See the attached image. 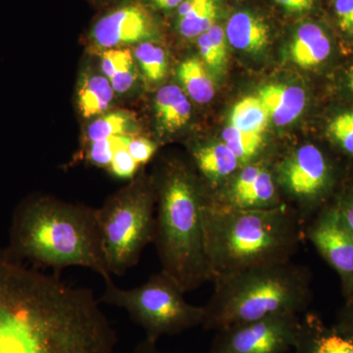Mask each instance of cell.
<instances>
[{"label": "cell", "instance_id": "obj_27", "mask_svg": "<svg viewBox=\"0 0 353 353\" xmlns=\"http://www.w3.org/2000/svg\"><path fill=\"white\" fill-rule=\"evenodd\" d=\"M132 137L134 136L112 137L92 143L88 148L87 159L94 166L108 168L115 153L122 148H127Z\"/></svg>", "mask_w": 353, "mask_h": 353}, {"label": "cell", "instance_id": "obj_37", "mask_svg": "<svg viewBox=\"0 0 353 353\" xmlns=\"http://www.w3.org/2000/svg\"><path fill=\"white\" fill-rule=\"evenodd\" d=\"M132 353H169L164 352L157 345V341L145 338L139 341L136 347L132 350Z\"/></svg>", "mask_w": 353, "mask_h": 353}, {"label": "cell", "instance_id": "obj_24", "mask_svg": "<svg viewBox=\"0 0 353 353\" xmlns=\"http://www.w3.org/2000/svg\"><path fill=\"white\" fill-rule=\"evenodd\" d=\"M268 111L259 97H246L234 106L231 126L241 131L263 134L268 126Z\"/></svg>", "mask_w": 353, "mask_h": 353}, {"label": "cell", "instance_id": "obj_12", "mask_svg": "<svg viewBox=\"0 0 353 353\" xmlns=\"http://www.w3.org/2000/svg\"><path fill=\"white\" fill-rule=\"evenodd\" d=\"M157 25L152 13L143 4L132 1L104 14L97 21L90 39L101 50L123 48L152 41Z\"/></svg>", "mask_w": 353, "mask_h": 353}, {"label": "cell", "instance_id": "obj_11", "mask_svg": "<svg viewBox=\"0 0 353 353\" xmlns=\"http://www.w3.org/2000/svg\"><path fill=\"white\" fill-rule=\"evenodd\" d=\"M304 238L310 241L340 277L345 299L353 294V240L341 223L332 201L304 227Z\"/></svg>", "mask_w": 353, "mask_h": 353}, {"label": "cell", "instance_id": "obj_14", "mask_svg": "<svg viewBox=\"0 0 353 353\" xmlns=\"http://www.w3.org/2000/svg\"><path fill=\"white\" fill-rule=\"evenodd\" d=\"M192 157L197 171L214 192L243 166L223 141L199 146L194 148Z\"/></svg>", "mask_w": 353, "mask_h": 353}, {"label": "cell", "instance_id": "obj_22", "mask_svg": "<svg viewBox=\"0 0 353 353\" xmlns=\"http://www.w3.org/2000/svg\"><path fill=\"white\" fill-rule=\"evenodd\" d=\"M176 76L192 101L199 104L212 101L215 95L214 83L201 59L196 57L185 59L178 67Z\"/></svg>", "mask_w": 353, "mask_h": 353}, {"label": "cell", "instance_id": "obj_4", "mask_svg": "<svg viewBox=\"0 0 353 353\" xmlns=\"http://www.w3.org/2000/svg\"><path fill=\"white\" fill-rule=\"evenodd\" d=\"M158 203L153 243L161 271L185 294L210 282L204 252V187L185 167L170 165L155 187Z\"/></svg>", "mask_w": 353, "mask_h": 353}, {"label": "cell", "instance_id": "obj_33", "mask_svg": "<svg viewBox=\"0 0 353 353\" xmlns=\"http://www.w3.org/2000/svg\"><path fill=\"white\" fill-rule=\"evenodd\" d=\"M197 44L203 63L214 71H220L223 68L222 64L220 63L214 46L206 32H203L197 38Z\"/></svg>", "mask_w": 353, "mask_h": 353}, {"label": "cell", "instance_id": "obj_38", "mask_svg": "<svg viewBox=\"0 0 353 353\" xmlns=\"http://www.w3.org/2000/svg\"><path fill=\"white\" fill-rule=\"evenodd\" d=\"M152 6L161 10H172L178 8L183 0H148Z\"/></svg>", "mask_w": 353, "mask_h": 353}, {"label": "cell", "instance_id": "obj_32", "mask_svg": "<svg viewBox=\"0 0 353 353\" xmlns=\"http://www.w3.org/2000/svg\"><path fill=\"white\" fill-rule=\"evenodd\" d=\"M334 12L341 31L353 36V0H336Z\"/></svg>", "mask_w": 353, "mask_h": 353}, {"label": "cell", "instance_id": "obj_15", "mask_svg": "<svg viewBox=\"0 0 353 353\" xmlns=\"http://www.w3.org/2000/svg\"><path fill=\"white\" fill-rule=\"evenodd\" d=\"M227 39L236 50L259 52L269 44L270 29L261 17L248 11L234 13L226 26Z\"/></svg>", "mask_w": 353, "mask_h": 353}, {"label": "cell", "instance_id": "obj_34", "mask_svg": "<svg viewBox=\"0 0 353 353\" xmlns=\"http://www.w3.org/2000/svg\"><path fill=\"white\" fill-rule=\"evenodd\" d=\"M210 39L211 43L214 46L220 63L224 67L227 60V36L226 32L220 26L214 25L205 32Z\"/></svg>", "mask_w": 353, "mask_h": 353}, {"label": "cell", "instance_id": "obj_30", "mask_svg": "<svg viewBox=\"0 0 353 353\" xmlns=\"http://www.w3.org/2000/svg\"><path fill=\"white\" fill-rule=\"evenodd\" d=\"M341 223L353 240V185L343 190L333 201Z\"/></svg>", "mask_w": 353, "mask_h": 353}, {"label": "cell", "instance_id": "obj_17", "mask_svg": "<svg viewBox=\"0 0 353 353\" xmlns=\"http://www.w3.org/2000/svg\"><path fill=\"white\" fill-rule=\"evenodd\" d=\"M331 41L320 26L307 23L299 27L290 44L294 63L303 68L321 64L331 53Z\"/></svg>", "mask_w": 353, "mask_h": 353}, {"label": "cell", "instance_id": "obj_6", "mask_svg": "<svg viewBox=\"0 0 353 353\" xmlns=\"http://www.w3.org/2000/svg\"><path fill=\"white\" fill-rule=\"evenodd\" d=\"M155 203L154 185L139 176L97 209L102 250L111 275L124 276L153 243Z\"/></svg>", "mask_w": 353, "mask_h": 353}, {"label": "cell", "instance_id": "obj_23", "mask_svg": "<svg viewBox=\"0 0 353 353\" xmlns=\"http://www.w3.org/2000/svg\"><path fill=\"white\" fill-rule=\"evenodd\" d=\"M138 123L136 116L129 111L118 110L99 116L92 121L87 130L90 143L117 136H137Z\"/></svg>", "mask_w": 353, "mask_h": 353}, {"label": "cell", "instance_id": "obj_16", "mask_svg": "<svg viewBox=\"0 0 353 353\" xmlns=\"http://www.w3.org/2000/svg\"><path fill=\"white\" fill-rule=\"evenodd\" d=\"M259 97L268 111L269 117L277 126L290 124L301 115L306 103L303 88L287 85H265Z\"/></svg>", "mask_w": 353, "mask_h": 353}, {"label": "cell", "instance_id": "obj_20", "mask_svg": "<svg viewBox=\"0 0 353 353\" xmlns=\"http://www.w3.org/2000/svg\"><path fill=\"white\" fill-rule=\"evenodd\" d=\"M136 59L128 48L101 50L102 74L111 83L116 94H127L138 80Z\"/></svg>", "mask_w": 353, "mask_h": 353}, {"label": "cell", "instance_id": "obj_1", "mask_svg": "<svg viewBox=\"0 0 353 353\" xmlns=\"http://www.w3.org/2000/svg\"><path fill=\"white\" fill-rule=\"evenodd\" d=\"M101 303L0 248V353H113L118 334Z\"/></svg>", "mask_w": 353, "mask_h": 353}, {"label": "cell", "instance_id": "obj_19", "mask_svg": "<svg viewBox=\"0 0 353 353\" xmlns=\"http://www.w3.org/2000/svg\"><path fill=\"white\" fill-rule=\"evenodd\" d=\"M115 90L103 74L88 73L78 88V108L83 117H99L112 106Z\"/></svg>", "mask_w": 353, "mask_h": 353}, {"label": "cell", "instance_id": "obj_36", "mask_svg": "<svg viewBox=\"0 0 353 353\" xmlns=\"http://www.w3.org/2000/svg\"><path fill=\"white\" fill-rule=\"evenodd\" d=\"M285 10L290 13H303L311 10L315 0H275Z\"/></svg>", "mask_w": 353, "mask_h": 353}, {"label": "cell", "instance_id": "obj_31", "mask_svg": "<svg viewBox=\"0 0 353 353\" xmlns=\"http://www.w3.org/2000/svg\"><path fill=\"white\" fill-rule=\"evenodd\" d=\"M127 150L132 158L136 160L139 166H143L150 162L154 157L157 150V146L152 139L145 137L134 136L130 141L127 146Z\"/></svg>", "mask_w": 353, "mask_h": 353}, {"label": "cell", "instance_id": "obj_25", "mask_svg": "<svg viewBox=\"0 0 353 353\" xmlns=\"http://www.w3.org/2000/svg\"><path fill=\"white\" fill-rule=\"evenodd\" d=\"M222 139L241 165L257 163L256 158L264 145L263 134L243 132L229 126L223 132Z\"/></svg>", "mask_w": 353, "mask_h": 353}, {"label": "cell", "instance_id": "obj_21", "mask_svg": "<svg viewBox=\"0 0 353 353\" xmlns=\"http://www.w3.org/2000/svg\"><path fill=\"white\" fill-rule=\"evenodd\" d=\"M217 14V0H183L176 10V28L185 38H199L215 25Z\"/></svg>", "mask_w": 353, "mask_h": 353}, {"label": "cell", "instance_id": "obj_3", "mask_svg": "<svg viewBox=\"0 0 353 353\" xmlns=\"http://www.w3.org/2000/svg\"><path fill=\"white\" fill-rule=\"evenodd\" d=\"M202 220L210 282L253 267L289 261L305 240L303 222L287 205L233 210L205 202Z\"/></svg>", "mask_w": 353, "mask_h": 353}, {"label": "cell", "instance_id": "obj_29", "mask_svg": "<svg viewBox=\"0 0 353 353\" xmlns=\"http://www.w3.org/2000/svg\"><path fill=\"white\" fill-rule=\"evenodd\" d=\"M139 165L128 152L127 148L118 150L108 166L109 173L122 180H132L136 178Z\"/></svg>", "mask_w": 353, "mask_h": 353}, {"label": "cell", "instance_id": "obj_2", "mask_svg": "<svg viewBox=\"0 0 353 353\" xmlns=\"http://www.w3.org/2000/svg\"><path fill=\"white\" fill-rule=\"evenodd\" d=\"M8 250L57 275L69 267H83L103 279L112 277L102 250L97 209L54 197H30L18 206Z\"/></svg>", "mask_w": 353, "mask_h": 353}, {"label": "cell", "instance_id": "obj_13", "mask_svg": "<svg viewBox=\"0 0 353 353\" xmlns=\"http://www.w3.org/2000/svg\"><path fill=\"white\" fill-rule=\"evenodd\" d=\"M290 353H353V334L328 326L315 313H305Z\"/></svg>", "mask_w": 353, "mask_h": 353}, {"label": "cell", "instance_id": "obj_35", "mask_svg": "<svg viewBox=\"0 0 353 353\" xmlns=\"http://www.w3.org/2000/svg\"><path fill=\"white\" fill-rule=\"evenodd\" d=\"M334 325L341 331L353 334V294L345 299V303L339 312Z\"/></svg>", "mask_w": 353, "mask_h": 353}, {"label": "cell", "instance_id": "obj_7", "mask_svg": "<svg viewBox=\"0 0 353 353\" xmlns=\"http://www.w3.org/2000/svg\"><path fill=\"white\" fill-rule=\"evenodd\" d=\"M103 280L105 290L99 301L126 310L150 340L182 334L203 322V306L188 303L185 292L161 270L131 289L116 285L112 277Z\"/></svg>", "mask_w": 353, "mask_h": 353}, {"label": "cell", "instance_id": "obj_26", "mask_svg": "<svg viewBox=\"0 0 353 353\" xmlns=\"http://www.w3.org/2000/svg\"><path fill=\"white\" fill-rule=\"evenodd\" d=\"M134 57L148 82L159 83L168 71L166 51L153 41L136 46Z\"/></svg>", "mask_w": 353, "mask_h": 353}, {"label": "cell", "instance_id": "obj_18", "mask_svg": "<svg viewBox=\"0 0 353 353\" xmlns=\"http://www.w3.org/2000/svg\"><path fill=\"white\" fill-rule=\"evenodd\" d=\"M154 109L158 124L167 132L182 129L192 116V104L182 88L176 85H168L158 90Z\"/></svg>", "mask_w": 353, "mask_h": 353}, {"label": "cell", "instance_id": "obj_9", "mask_svg": "<svg viewBox=\"0 0 353 353\" xmlns=\"http://www.w3.org/2000/svg\"><path fill=\"white\" fill-rule=\"evenodd\" d=\"M301 322V315L284 313L219 330L208 353H290Z\"/></svg>", "mask_w": 353, "mask_h": 353}, {"label": "cell", "instance_id": "obj_8", "mask_svg": "<svg viewBox=\"0 0 353 353\" xmlns=\"http://www.w3.org/2000/svg\"><path fill=\"white\" fill-rule=\"evenodd\" d=\"M279 189L296 203L294 210L305 227L328 205L334 185V174L328 158L318 146H299L276 164Z\"/></svg>", "mask_w": 353, "mask_h": 353}, {"label": "cell", "instance_id": "obj_10", "mask_svg": "<svg viewBox=\"0 0 353 353\" xmlns=\"http://www.w3.org/2000/svg\"><path fill=\"white\" fill-rule=\"evenodd\" d=\"M210 205L233 210H265L285 205L275 172L264 162L243 165L214 194Z\"/></svg>", "mask_w": 353, "mask_h": 353}, {"label": "cell", "instance_id": "obj_5", "mask_svg": "<svg viewBox=\"0 0 353 353\" xmlns=\"http://www.w3.org/2000/svg\"><path fill=\"white\" fill-rule=\"evenodd\" d=\"M312 275L292 260L261 265L213 281L201 327L219 330L268 317L301 315L312 301Z\"/></svg>", "mask_w": 353, "mask_h": 353}, {"label": "cell", "instance_id": "obj_28", "mask_svg": "<svg viewBox=\"0 0 353 353\" xmlns=\"http://www.w3.org/2000/svg\"><path fill=\"white\" fill-rule=\"evenodd\" d=\"M329 137L343 152L353 157V111L339 114L330 122Z\"/></svg>", "mask_w": 353, "mask_h": 353}, {"label": "cell", "instance_id": "obj_39", "mask_svg": "<svg viewBox=\"0 0 353 353\" xmlns=\"http://www.w3.org/2000/svg\"><path fill=\"white\" fill-rule=\"evenodd\" d=\"M348 85H350L353 92V68L350 70V76H348Z\"/></svg>", "mask_w": 353, "mask_h": 353}]
</instances>
